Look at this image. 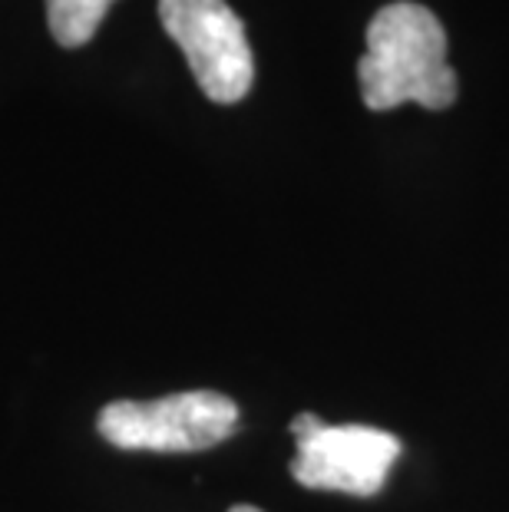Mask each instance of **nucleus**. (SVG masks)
I'll list each match as a JSON object with an SVG mask.
<instances>
[{
	"label": "nucleus",
	"instance_id": "39448f33",
	"mask_svg": "<svg viewBox=\"0 0 509 512\" xmlns=\"http://www.w3.org/2000/svg\"><path fill=\"white\" fill-rule=\"evenodd\" d=\"M113 0H47V27L60 47H83L96 37Z\"/></svg>",
	"mask_w": 509,
	"mask_h": 512
},
{
	"label": "nucleus",
	"instance_id": "f03ea898",
	"mask_svg": "<svg viewBox=\"0 0 509 512\" xmlns=\"http://www.w3.org/2000/svg\"><path fill=\"white\" fill-rule=\"evenodd\" d=\"M100 437L119 450L199 453L238 430V407L219 390H182L159 400H113L96 417Z\"/></svg>",
	"mask_w": 509,
	"mask_h": 512
},
{
	"label": "nucleus",
	"instance_id": "20e7f679",
	"mask_svg": "<svg viewBox=\"0 0 509 512\" xmlns=\"http://www.w3.org/2000/svg\"><path fill=\"white\" fill-rule=\"evenodd\" d=\"M159 20L212 103L245 100L255 83V57L245 24L225 0H159Z\"/></svg>",
	"mask_w": 509,
	"mask_h": 512
},
{
	"label": "nucleus",
	"instance_id": "7ed1b4c3",
	"mask_svg": "<svg viewBox=\"0 0 509 512\" xmlns=\"http://www.w3.org/2000/svg\"><path fill=\"white\" fill-rule=\"evenodd\" d=\"M295 460L291 476L305 489H331L348 496H377L387 473L404 453L394 433L364 427V423H324L318 413H298L291 420Z\"/></svg>",
	"mask_w": 509,
	"mask_h": 512
},
{
	"label": "nucleus",
	"instance_id": "423d86ee",
	"mask_svg": "<svg viewBox=\"0 0 509 512\" xmlns=\"http://www.w3.org/2000/svg\"><path fill=\"white\" fill-rule=\"evenodd\" d=\"M229 512H262V509H255V506H232Z\"/></svg>",
	"mask_w": 509,
	"mask_h": 512
},
{
	"label": "nucleus",
	"instance_id": "f257e3e1",
	"mask_svg": "<svg viewBox=\"0 0 509 512\" xmlns=\"http://www.w3.org/2000/svg\"><path fill=\"white\" fill-rule=\"evenodd\" d=\"M357 83L367 110L420 103L447 110L457 103V73L447 63V30L430 7L397 0L367 24V53L357 63Z\"/></svg>",
	"mask_w": 509,
	"mask_h": 512
}]
</instances>
